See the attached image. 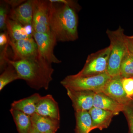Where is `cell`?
<instances>
[{"mask_svg": "<svg viewBox=\"0 0 133 133\" xmlns=\"http://www.w3.org/2000/svg\"><path fill=\"white\" fill-rule=\"evenodd\" d=\"M56 133L54 132V133Z\"/></svg>", "mask_w": 133, "mask_h": 133, "instance_id": "30", "label": "cell"}, {"mask_svg": "<svg viewBox=\"0 0 133 133\" xmlns=\"http://www.w3.org/2000/svg\"><path fill=\"white\" fill-rule=\"evenodd\" d=\"M111 78L107 72L90 77L79 76L75 74L66 76L60 83L66 89L90 91L98 93L102 92Z\"/></svg>", "mask_w": 133, "mask_h": 133, "instance_id": "4", "label": "cell"}, {"mask_svg": "<svg viewBox=\"0 0 133 133\" xmlns=\"http://www.w3.org/2000/svg\"><path fill=\"white\" fill-rule=\"evenodd\" d=\"M8 18L19 23L24 27L32 26V0L26 1L18 6L10 9Z\"/></svg>", "mask_w": 133, "mask_h": 133, "instance_id": "11", "label": "cell"}, {"mask_svg": "<svg viewBox=\"0 0 133 133\" xmlns=\"http://www.w3.org/2000/svg\"><path fill=\"white\" fill-rule=\"evenodd\" d=\"M120 75L112 77L102 92L122 105L133 104L132 98L129 97L124 90Z\"/></svg>", "mask_w": 133, "mask_h": 133, "instance_id": "8", "label": "cell"}, {"mask_svg": "<svg viewBox=\"0 0 133 133\" xmlns=\"http://www.w3.org/2000/svg\"><path fill=\"white\" fill-rule=\"evenodd\" d=\"M9 43L14 54L13 59L31 58L39 55L37 45L33 37L16 41L9 40Z\"/></svg>", "mask_w": 133, "mask_h": 133, "instance_id": "9", "label": "cell"}, {"mask_svg": "<svg viewBox=\"0 0 133 133\" xmlns=\"http://www.w3.org/2000/svg\"><path fill=\"white\" fill-rule=\"evenodd\" d=\"M9 37L6 32L1 33L0 35V46L1 47L4 45H7L9 42Z\"/></svg>", "mask_w": 133, "mask_h": 133, "instance_id": "27", "label": "cell"}, {"mask_svg": "<svg viewBox=\"0 0 133 133\" xmlns=\"http://www.w3.org/2000/svg\"><path fill=\"white\" fill-rule=\"evenodd\" d=\"M25 0H5L4 1L6 3L11 7V8H16L25 2Z\"/></svg>", "mask_w": 133, "mask_h": 133, "instance_id": "26", "label": "cell"}, {"mask_svg": "<svg viewBox=\"0 0 133 133\" xmlns=\"http://www.w3.org/2000/svg\"><path fill=\"white\" fill-rule=\"evenodd\" d=\"M36 113L60 120L58 104L50 94L41 97L37 104Z\"/></svg>", "mask_w": 133, "mask_h": 133, "instance_id": "12", "label": "cell"}, {"mask_svg": "<svg viewBox=\"0 0 133 133\" xmlns=\"http://www.w3.org/2000/svg\"><path fill=\"white\" fill-rule=\"evenodd\" d=\"M123 112L128 122L129 133H133V104L124 106Z\"/></svg>", "mask_w": 133, "mask_h": 133, "instance_id": "23", "label": "cell"}, {"mask_svg": "<svg viewBox=\"0 0 133 133\" xmlns=\"http://www.w3.org/2000/svg\"><path fill=\"white\" fill-rule=\"evenodd\" d=\"M12 114L19 133H29L32 128L31 116L21 111L10 108Z\"/></svg>", "mask_w": 133, "mask_h": 133, "instance_id": "17", "label": "cell"}, {"mask_svg": "<svg viewBox=\"0 0 133 133\" xmlns=\"http://www.w3.org/2000/svg\"><path fill=\"white\" fill-rule=\"evenodd\" d=\"M75 133H89L91 131L92 120L88 111L75 112Z\"/></svg>", "mask_w": 133, "mask_h": 133, "instance_id": "19", "label": "cell"}, {"mask_svg": "<svg viewBox=\"0 0 133 133\" xmlns=\"http://www.w3.org/2000/svg\"><path fill=\"white\" fill-rule=\"evenodd\" d=\"M33 36L36 43L38 55L41 57L51 64L61 63V60L54 54V48L57 41L51 31L38 33L33 31Z\"/></svg>", "mask_w": 133, "mask_h": 133, "instance_id": "7", "label": "cell"}, {"mask_svg": "<svg viewBox=\"0 0 133 133\" xmlns=\"http://www.w3.org/2000/svg\"><path fill=\"white\" fill-rule=\"evenodd\" d=\"M6 62L14 66L20 79L26 81L30 88L48 90L54 70L51 64L39 55L26 59L11 60L7 58Z\"/></svg>", "mask_w": 133, "mask_h": 133, "instance_id": "1", "label": "cell"}, {"mask_svg": "<svg viewBox=\"0 0 133 133\" xmlns=\"http://www.w3.org/2000/svg\"><path fill=\"white\" fill-rule=\"evenodd\" d=\"M32 2L33 31L38 33L51 31L50 14L51 3L49 0H32Z\"/></svg>", "mask_w": 133, "mask_h": 133, "instance_id": "6", "label": "cell"}, {"mask_svg": "<svg viewBox=\"0 0 133 133\" xmlns=\"http://www.w3.org/2000/svg\"><path fill=\"white\" fill-rule=\"evenodd\" d=\"M41 97L39 94L35 93L28 97L15 101L11 104V108L32 116L36 113L37 104Z\"/></svg>", "mask_w": 133, "mask_h": 133, "instance_id": "16", "label": "cell"}, {"mask_svg": "<svg viewBox=\"0 0 133 133\" xmlns=\"http://www.w3.org/2000/svg\"><path fill=\"white\" fill-rule=\"evenodd\" d=\"M88 112L92 120L91 131L96 129L102 130L107 128L115 116L112 112L94 107Z\"/></svg>", "mask_w": 133, "mask_h": 133, "instance_id": "14", "label": "cell"}, {"mask_svg": "<svg viewBox=\"0 0 133 133\" xmlns=\"http://www.w3.org/2000/svg\"><path fill=\"white\" fill-rule=\"evenodd\" d=\"M6 28L7 33L11 41H20L33 37L28 34L24 26L8 17L7 20Z\"/></svg>", "mask_w": 133, "mask_h": 133, "instance_id": "18", "label": "cell"}, {"mask_svg": "<svg viewBox=\"0 0 133 133\" xmlns=\"http://www.w3.org/2000/svg\"><path fill=\"white\" fill-rule=\"evenodd\" d=\"M9 5L4 1L1 2L0 5V29L7 33L6 22L10 10Z\"/></svg>", "mask_w": 133, "mask_h": 133, "instance_id": "22", "label": "cell"}, {"mask_svg": "<svg viewBox=\"0 0 133 133\" xmlns=\"http://www.w3.org/2000/svg\"><path fill=\"white\" fill-rule=\"evenodd\" d=\"M29 133H41L38 132V131L36 130L35 129H34L32 127V128L31 129V131H30Z\"/></svg>", "mask_w": 133, "mask_h": 133, "instance_id": "29", "label": "cell"}, {"mask_svg": "<svg viewBox=\"0 0 133 133\" xmlns=\"http://www.w3.org/2000/svg\"><path fill=\"white\" fill-rule=\"evenodd\" d=\"M49 1L51 2L65 4L74 10L76 12H78L81 9V7L76 1L71 0H49Z\"/></svg>", "mask_w": 133, "mask_h": 133, "instance_id": "25", "label": "cell"}, {"mask_svg": "<svg viewBox=\"0 0 133 133\" xmlns=\"http://www.w3.org/2000/svg\"><path fill=\"white\" fill-rule=\"evenodd\" d=\"M110 53L111 47L109 45L88 55L84 67L76 75L90 77L107 72Z\"/></svg>", "mask_w": 133, "mask_h": 133, "instance_id": "5", "label": "cell"}, {"mask_svg": "<svg viewBox=\"0 0 133 133\" xmlns=\"http://www.w3.org/2000/svg\"><path fill=\"white\" fill-rule=\"evenodd\" d=\"M19 79L16 69L12 64L8 63L7 66L0 76V91L2 90L10 83Z\"/></svg>", "mask_w": 133, "mask_h": 133, "instance_id": "20", "label": "cell"}, {"mask_svg": "<svg viewBox=\"0 0 133 133\" xmlns=\"http://www.w3.org/2000/svg\"><path fill=\"white\" fill-rule=\"evenodd\" d=\"M120 75L123 78H133V55L129 50L121 62Z\"/></svg>", "mask_w": 133, "mask_h": 133, "instance_id": "21", "label": "cell"}, {"mask_svg": "<svg viewBox=\"0 0 133 133\" xmlns=\"http://www.w3.org/2000/svg\"><path fill=\"white\" fill-rule=\"evenodd\" d=\"M32 127L41 133H56L60 127V120L35 113L31 116Z\"/></svg>", "mask_w": 133, "mask_h": 133, "instance_id": "13", "label": "cell"}, {"mask_svg": "<svg viewBox=\"0 0 133 133\" xmlns=\"http://www.w3.org/2000/svg\"><path fill=\"white\" fill-rule=\"evenodd\" d=\"M106 33L110 41L111 47L107 72L112 77L120 74L121 62L128 50L127 36L121 26L115 30L108 29Z\"/></svg>", "mask_w": 133, "mask_h": 133, "instance_id": "3", "label": "cell"}, {"mask_svg": "<svg viewBox=\"0 0 133 133\" xmlns=\"http://www.w3.org/2000/svg\"><path fill=\"white\" fill-rule=\"evenodd\" d=\"M66 90L75 112L89 111L93 107L94 98L95 93L94 92L69 89H66Z\"/></svg>", "mask_w": 133, "mask_h": 133, "instance_id": "10", "label": "cell"}, {"mask_svg": "<svg viewBox=\"0 0 133 133\" xmlns=\"http://www.w3.org/2000/svg\"><path fill=\"white\" fill-rule=\"evenodd\" d=\"M93 107L112 112L116 115L124 111V106L103 92L95 93Z\"/></svg>", "mask_w": 133, "mask_h": 133, "instance_id": "15", "label": "cell"}, {"mask_svg": "<svg viewBox=\"0 0 133 133\" xmlns=\"http://www.w3.org/2000/svg\"><path fill=\"white\" fill-rule=\"evenodd\" d=\"M122 86L124 90L129 97H133V78H122Z\"/></svg>", "mask_w": 133, "mask_h": 133, "instance_id": "24", "label": "cell"}, {"mask_svg": "<svg viewBox=\"0 0 133 133\" xmlns=\"http://www.w3.org/2000/svg\"><path fill=\"white\" fill-rule=\"evenodd\" d=\"M51 3L50 31L57 42L76 41L78 37L77 12L65 4Z\"/></svg>", "mask_w": 133, "mask_h": 133, "instance_id": "2", "label": "cell"}, {"mask_svg": "<svg viewBox=\"0 0 133 133\" xmlns=\"http://www.w3.org/2000/svg\"><path fill=\"white\" fill-rule=\"evenodd\" d=\"M127 40L128 50L133 55V35L127 36Z\"/></svg>", "mask_w": 133, "mask_h": 133, "instance_id": "28", "label": "cell"}]
</instances>
